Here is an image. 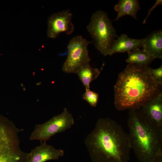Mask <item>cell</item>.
<instances>
[{"instance_id": "1", "label": "cell", "mask_w": 162, "mask_h": 162, "mask_svg": "<svg viewBox=\"0 0 162 162\" xmlns=\"http://www.w3.org/2000/svg\"><path fill=\"white\" fill-rule=\"evenodd\" d=\"M151 69L129 64L119 74L114 86V104L117 110H139L161 92L162 85L153 78Z\"/></svg>"}, {"instance_id": "2", "label": "cell", "mask_w": 162, "mask_h": 162, "mask_svg": "<svg viewBox=\"0 0 162 162\" xmlns=\"http://www.w3.org/2000/svg\"><path fill=\"white\" fill-rule=\"evenodd\" d=\"M84 143L94 162H128L130 159L128 134L110 118L98 119Z\"/></svg>"}, {"instance_id": "3", "label": "cell", "mask_w": 162, "mask_h": 162, "mask_svg": "<svg viewBox=\"0 0 162 162\" xmlns=\"http://www.w3.org/2000/svg\"><path fill=\"white\" fill-rule=\"evenodd\" d=\"M129 110L128 125L131 149L138 162H152L162 154V127L140 109Z\"/></svg>"}, {"instance_id": "4", "label": "cell", "mask_w": 162, "mask_h": 162, "mask_svg": "<svg viewBox=\"0 0 162 162\" xmlns=\"http://www.w3.org/2000/svg\"><path fill=\"white\" fill-rule=\"evenodd\" d=\"M86 28L96 48L104 56L108 55L115 38L118 37L107 13L100 10L94 12Z\"/></svg>"}, {"instance_id": "5", "label": "cell", "mask_w": 162, "mask_h": 162, "mask_svg": "<svg viewBox=\"0 0 162 162\" xmlns=\"http://www.w3.org/2000/svg\"><path fill=\"white\" fill-rule=\"evenodd\" d=\"M21 130L0 115V162H26L28 153L20 146L19 133Z\"/></svg>"}, {"instance_id": "6", "label": "cell", "mask_w": 162, "mask_h": 162, "mask_svg": "<svg viewBox=\"0 0 162 162\" xmlns=\"http://www.w3.org/2000/svg\"><path fill=\"white\" fill-rule=\"evenodd\" d=\"M92 43L82 36L77 35L69 41L67 47V56L62 67L67 73L77 74L83 67L91 61L88 47Z\"/></svg>"}, {"instance_id": "7", "label": "cell", "mask_w": 162, "mask_h": 162, "mask_svg": "<svg viewBox=\"0 0 162 162\" xmlns=\"http://www.w3.org/2000/svg\"><path fill=\"white\" fill-rule=\"evenodd\" d=\"M72 115L64 108L60 114L52 117L46 122L37 124L29 137L31 140L47 142L53 136L70 129L74 124Z\"/></svg>"}, {"instance_id": "8", "label": "cell", "mask_w": 162, "mask_h": 162, "mask_svg": "<svg viewBox=\"0 0 162 162\" xmlns=\"http://www.w3.org/2000/svg\"><path fill=\"white\" fill-rule=\"evenodd\" d=\"M73 14L69 9L53 14L47 20V35L50 38L55 39L60 34H72L74 27L72 22Z\"/></svg>"}, {"instance_id": "9", "label": "cell", "mask_w": 162, "mask_h": 162, "mask_svg": "<svg viewBox=\"0 0 162 162\" xmlns=\"http://www.w3.org/2000/svg\"><path fill=\"white\" fill-rule=\"evenodd\" d=\"M64 154L63 150L56 149L52 146L47 144L46 142H43L28 153L26 162H45L50 160H57L62 157Z\"/></svg>"}, {"instance_id": "10", "label": "cell", "mask_w": 162, "mask_h": 162, "mask_svg": "<svg viewBox=\"0 0 162 162\" xmlns=\"http://www.w3.org/2000/svg\"><path fill=\"white\" fill-rule=\"evenodd\" d=\"M140 110L148 118L162 127V93L144 103Z\"/></svg>"}, {"instance_id": "11", "label": "cell", "mask_w": 162, "mask_h": 162, "mask_svg": "<svg viewBox=\"0 0 162 162\" xmlns=\"http://www.w3.org/2000/svg\"><path fill=\"white\" fill-rule=\"evenodd\" d=\"M145 38L141 39L132 38L125 34H122L118 37L112 45L108 55L115 53L129 52L140 49L142 47Z\"/></svg>"}, {"instance_id": "12", "label": "cell", "mask_w": 162, "mask_h": 162, "mask_svg": "<svg viewBox=\"0 0 162 162\" xmlns=\"http://www.w3.org/2000/svg\"><path fill=\"white\" fill-rule=\"evenodd\" d=\"M143 49L154 59L162 58V30L154 31L145 38Z\"/></svg>"}, {"instance_id": "13", "label": "cell", "mask_w": 162, "mask_h": 162, "mask_svg": "<svg viewBox=\"0 0 162 162\" xmlns=\"http://www.w3.org/2000/svg\"><path fill=\"white\" fill-rule=\"evenodd\" d=\"M140 9V4L137 0H119L114 7V10L118 13L115 20L126 15L136 19L137 13Z\"/></svg>"}, {"instance_id": "14", "label": "cell", "mask_w": 162, "mask_h": 162, "mask_svg": "<svg viewBox=\"0 0 162 162\" xmlns=\"http://www.w3.org/2000/svg\"><path fill=\"white\" fill-rule=\"evenodd\" d=\"M128 53V57L126 61L129 64L148 66L154 59L143 49H138Z\"/></svg>"}, {"instance_id": "15", "label": "cell", "mask_w": 162, "mask_h": 162, "mask_svg": "<svg viewBox=\"0 0 162 162\" xmlns=\"http://www.w3.org/2000/svg\"><path fill=\"white\" fill-rule=\"evenodd\" d=\"M104 64L100 70L97 68H92L90 64L86 65L77 73L80 81L85 87L86 89H90L91 82L96 79L103 69Z\"/></svg>"}, {"instance_id": "16", "label": "cell", "mask_w": 162, "mask_h": 162, "mask_svg": "<svg viewBox=\"0 0 162 162\" xmlns=\"http://www.w3.org/2000/svg\"><path fill=\"white\" fill-rule=\"evenodd\" d=\"M99 94L90 89H86V92L83 95V99L88 103L92 106L96 107L99 100Z\"/></svg>"}, {"instance_id": "17", "label": "cell", "mask_w": 162, "mask_h": 162, "mask_svg": "<svg viewBox=\"0 0 162 162\" xmlns=\"http://www.w3.org/2000/svg\"><path fill=\"white\" fill-rule=\"evenodd\" d=\"M151 72L153 78L158 82L162 85V66L153 69L151 68Z\"/></svg>"}, {"instance_id": "18", "label": "cell", "mask_w": 162, "mask_h": 162, "mask_svg": "<svg viewBox=\"0 0 162 162\" xmlns=\"http://www.w3.org/2000/svg\"><path fill=\"white\" fill-rule=\"evenodd\" d=\"M162 4V0H157L154 4V5L152 7V8L148 10V14L147 15V16L146 18L144 20H143V24H145L146 22V20L151 13V12L152 11L154 10V9L156 8L159 5H161Z\"/></svg>"}, {"instance_id": "19", "label": "cell", "mask_w": 162, "mask_h": 162, "mask_svg": "<svg viewBox=\"0 0 162 162\" xmlns=\"http://www.w3.org/2000/svg\"><path fill=\"white\" fill-rule=\"evenodd\" d=\"M152 162H162V154L157 156Z\"/></svg>"}]
</instances>
